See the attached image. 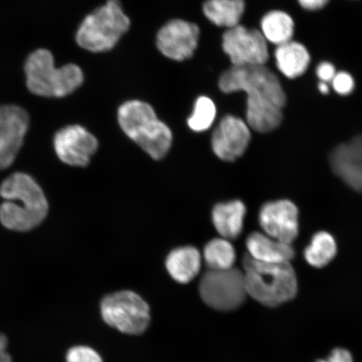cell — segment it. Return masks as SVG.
<instances>
[{
  "label": "cell",
  "mask_w": 362,
  "mask_h": 362,
  "mask_svg": "<svg viewBox=\"0 0 362 362\" xmlns=\"http://www.w3.org/2000/svg\"><path fill=\"white\" fill-rule=\"evenodd\" d=\"M218 84L225 93L242 90L247 94V124L251 129L269 133L281 124L286 93L269 68L233 66L221 74Z\"/></svg>",
  "instance_id": "cell-1"
},
{
  "label": "cell",
  "mask_w": 362,
  "mask_h": 362,
  "mask_svg": "<svg viewBox=\"0 0 362 362\" xmlns=\"http://www.w3.org/2000/svg\"><path fill=\"white\" fill-rule=\"evenodd\" d=\"M0 223L13 232L25 233L42 223L49 205L40 185L33 176L16 172L0 185Z\"/></svg>",
  "instance_id": "cell-2"
},
{
  "label": "cell",
  "mask_w": 362,
  "mask_h": 362,
  "mask_svg": "<svg viewBox=\"0 0 362 362\" xmlns=\"http://www.w3.org/2000/svg\"><path fill=\"white\" fill-rule=\"evenodd\" d=\"M243 266L247 296L261 305L277 307L296 296L298 281L291 262L268 264L246 255Z\"/></svg>",
  "instance_id": "cell-3"
},
{
  "label": "cell",
  "mask_w": 362,
  "mask_h": 362,
  "mask_svg": "<svg viewBox=\"0 0 362 362\" xmlns=\"http://www.w3.org/2000/svg\"><path fill=\"white\" fill-rule=\"evenodd\" d=\"M117 119L125 134L155 160L169 152L173 141L171 130L147 103H124L117 111Z\"/></svg>",
  "instance_id": "cell-4"
},
{
  "label": "cell",
  "mask_w": 362,
  "mask_h": 362,
  "mask_svg": "<svg viewBox=\"0 0 362 362\" xmlns=\"http://www.w3.org/2000/svg\"><path fill=\"white\" fill-rule=\"evenodd\" d=\"M25 71L30 92L45 98H63L78 89L84 76L78 66L57 68L51 52L38 49L27 58Z\"/></svg>",
  "instance_id": "cell-5"
},
{
  "label": "cell",
  "mask_w": 362,
  "mask_h": 362,
  "mask_svg": "<svg viewBox=\"0 0 362 362\" xmlns=\"http://www.w3.org/2000/svg\"><path fill=\"white\" fill-rule=\"evenodd\" d=\"M129 26V18L125 15L119 0H107L85 18L76 33V43L90 52L110 51Z\"/></svg>",
  "instance_id": "cell-6"
},
{
  "label": "cell",
  "mask_w": 362,
  "mask_h": 362,
  "mask_svg": "<svg viewBox=\"0 0 362 362\" xmlns=\"http://www.w3.org/2000/svg\"><path fill=\"white\" fill-rule=\"evenodd\" d=\"M101 314L104 322L128 334H142L151 322V310L146 301L129 291L113 293L104 298Z\"/></svg>",
  "instance_id": "cell-7"
},
{
  "label": "cell",
  "mask_w": 362,
  "mask_h": 362,
  "mask_svg": "<svg viewBox=\"0 0 362 362\" xmlns=\"http://www.w3.org/2000/svg\"><path fill=\"white\" fill-rule=\"evenodd\" d=\"M202 300L216 310L238 309L247 296L243 272L238 268L208 270L199 285Z\"/></svg>",
  "instance_id": "cell-8"
},
{
  "label": "cell",
  "mask_w": 362,
  "mask_h": 362,
  "mask_svg": "<svg viewBox=\"0 0 362 362\" xmlns=\"http://www.w3.org/2000/svg\"><path fill=\"white\" fill-rule=\"evenodd\" d=\"M223 49L234 66H265L269 59L268 42L261 31L242 25L225 31Z\"/></svg>",
  "instance_id": "cell-9"
},
{
  "label": "cell",
  "mask_w": 362,
  "mask_h": 362,
  "mask_svg": "<svg viewBox=\"0 0 362 362\" xmlns=\"http://www.w3.org/2000/svg\"><path fill=\"white\" fill-rule=\"evenodd\" d=\"M30 126V117L17 105L0 106V171L10 167L19 153Z\"/></svg>",
  "instance_id": "cell-10"
},
{
  "label": "cell",
  "mask_w": 362,
  "mask_h": 362,
  "mask_svg": "<svg viewBox=\"0 0 362 362\" xmlns=\"http://www.w3.org/2000/svg\"><path fill=\"white\" fill-rule=\"evenodd\" d=\"M200 29L194 23L172 20L158 30L156 45L167 58L183 62L193 57L197 48Z\"/></svg>",
  "instance_id": "cell-11"
},
{
  "label": "cell",
  "mask_w": 362,
  "mask_h": 362,
  "mask_svg": "<svg viewBox=\"0 0 362 362\" xmlns=\"http://www.w3.org/2000/svg\"><path fill=\"white\" fill-rule=\"evenodd\" d=\"M98 148L97 139L80 125L65 127L54 137V148L57 157L71 166L88 165Z\"/></svg>",
  "instance_id": "cell-12"
},
{
  "label": "cell",
  "mask_w": 362,
  "mask_h": 362,
  "mask_svg": "<svg viewBox=\"0 0 362 362\" xmlns=\"http://www.w3.org/2000/svg\"><path fill=\"white\" fill-rule=\"evenodd\" d=\"M250 141V127L238 117L226 115L212 134L211 147L220 160L233 162L243 156Z\"/></svg>",
  "instance_id": "cell-13"
},
{
  "label": "cell",
  "mask_w": 362,
  "mask_h": 362,
  "mask_svg": "<svg viewBox=\"0 0 362 362\" xmlns=\"http://www.w3.org/2000/svg\"><path fill=\"white\" fill-rule=\"evenodd\" d=\"M259 224L265 234L278 241L292 244L298 235V210L288 200L270 202L262 206Z\"/></svg>",
  "instance_id": "cell-14"
},
{
  "label": "cell",
  "mask_w": 362,
  "mask_h": 362,
  "mask_svg": "<svg viewBox=\"0 0 362 362\" xmlns=\"http://www.w3.org/2000/svg\"><path fill=\"white\" fill-rule=\"evenodd\" d=\"M329 160L334 174L351 188L362 192V136L334 148Z\"/></svg>",
  "instance_id": "cell-15"
},
{
  "label": "cell",
  "mask_w": 362,
  "mask_h": 362,
  "mask_svg": "<svg viewBox=\"0 0 362 362\" xmlns=\"http://www.w3.org/2000/svg\"><path fill=\"white\" fill-rule=\"evenodd\" d=\"M248 256L268 264L291 262L296 252L292 244L278 241L262 233H252L246 240Z\"/></svg>",
  "instance_id": "cell-16"
},
{
  "label": "cell",
  "mask_w": 362,
  "mask_h": 362,
  "mask_svg": "<svg viewBox=\"0 0 362 362\" xmlns=\"http://www.w3.org/2000/svg\"><path fill=\"white\" fill-rule=\"evenodd\" d=\"M274 57L279 71L289 79L304 75L311 62L310 54L305 45L293 40L278 45Z\"/></svg>",
  "instance_id": "cell-17"
},
{
  "label": "cell",
  "mask_w": 362,
  "mask_h": 362,
  "mask_svg": "<svg viewBox=\"0 0 362 362\" xmlns=\"http://www.w3.org/2000/svg\"><path fill=\"white\" fill-rule=\"evenodd\" d=\"M246 214V206L241 201L219 203L212 210V223L221 238L236 239L243 232Z\"/></svg>",
  "instance_id": "cell-18"
},
{
  "label": "cell",
  "mask_w": 362,
  "mask_h": 362,
  "mask_svg": "<svg viewBox=\"0 0 362 362\" xmlns=\"http://www.w3.org/2000/svg\"><path fill=\"white\" fill-rule=\"evenodd\" d=\"M202 255L194 247L175 249L167 257L165 265L172 279L180 284H188L200 273Z\"/></svg>",
  "instance_id": "cell-19"
},
{
  "label": "cell",
  "mask_w": 362,
  "mask_h": 362,
  "mask_svg": "<svg viewBox=\"0 0 362 362\" xmlns=\"http://www.w3.org/2000/svg\"><path fill=\"white\" fill-rule=\"evenodd\" d=\"M245 8L244 0H206L203 4V13L207 19L226 29L240 25Z\"/></svg>",
  "instance_id": "cell-20"
},
{
  "label": "cell",
  "mask_w": 362,
  "mask_h": 362,
  "mask_svg": "<svg viewBox=\"0 0 362 362\" xmlns=\"http://www.w3.org/2000/svg\"><path fill=\"white\" fill-rule=\"evenodd\" d=\"M296 24L289 13L282 11H272L261 20V33L267 42L282 45L293 40Z\"/></svg>",
  "instance_id": "cell-21"
},
{
  "label": "cell",
  "mask_w": 362,
  "mask_h": 362,
  "mask_svg": "<svg viewBox=\"0 0 362 362\" xmlns=\"http://www.w3.org/2000/svg\"><path fill=\"white\" fill-rule=\"evenodd\" d=\"M337 252L336 240L327 232H320L312 238L304 255L308 264L317 269H322L332 262Z\"/></svg>",
  "instance_id": "cell-22"
},
{
  "label": "cell",
  "mask_w": 362,
  "mask_h": 362,
  "mask_svg": "<svg viewBox=\"0 0 362 362\" xmlns=\"http://www.w3.org/2000/svg\"><path fill=\"white\" fill-rule=\"evenodd\" d=\"M236 251L229 240L215 238L204 248L203 257L211 270H224L233 268Z\"/></svg>",
  "instance_id": "cell-23"
},
{
  "label": "cell",
  "mask_w": 362,
  "mask_h": 362,
  "mask_svg": "<svg viewBox=\"0 0 362 362\" xmlns=\"http://www.w3.org/2000/svg\"><path fill=\"white\" fill-rule=\"evenodd\" d=\"M216 116V107L214 101L207 97L197 98L192 116L188 119L189 129L196 132L209 129Z\"/></svg>",
  "instance_id": "cell-24"
},
{
  "label": "cell",
  "mask_w": 362,
  "mask_h": 362,
  "mask_svg": "<svg viewBox=\"0 0 362 362\" xmlns=\"http://www.w3.org/2000/svg\"><path fill=\"white\" fill-rule=\"evenodd\" d=\"M66 362H103L98 353L88 346H78L66 353Z\"/></svg>",
  "instance_id": "cell-25"
},
{
  "label": "cell",
  "mask_w": 362,
  "mask_h": 362,
  "mask_svg": "<svg viewBox=\"0 0 362 362\" xmlns=\"http://www.w3.org/2000/svg\"><path fill=\"white\" fill-rule=\"evenodd\" d=\"M334 92L342 96L350 95L355 89V81L346 71H339L332 81Z\"/></svg>",
  "instance_id": "cell-26"
},
{
  "label": "cell",
  "mask_w": 362,
  "mask_h": 362,
  "mask_svg": "<svg viewBox=\"0 0 362 362\" xmlns=\"http://www.w3.org/2000/svg\"><path fill=\"white\" fill-rule=\"evenodd\" d=\"M336 74V67L329 62H321L316 68L317 76H318L320 81H324V83H332Z\"/></svg>",
  "instance_id": "cell-27"
},
{
  "label": "cell",
  "mask_w": 362,
  "mask_h": 362,
  "mask_svg": "<svg viewBox=\"0 0 362 362\" xmlns=\"http://www.w3.org/2000/svg\"><path fill=\"white\" fill-rule=\"evenodd\" d=\"M301 8L308 11H318L327 6L329 0H297Z\"/></svg>",
  "instance_id": "cell-28"
},
{
  "label": "cell",
  "mask_w": 362,
  "mask_h": 362,
  "mask_svg": "<svg viewBox=\"0 0 362 362\" xmlns=\"http://www.w3.org/2000/svg\"><path fill=\"white\" fill-rule=\"evenodd\" d=\"M328 362H353L351 353L345 349H334L327 359Z\"/></svg>",
  "instance_id": "cell-29"
},
{
  "label": "cell",
  "mask_w": 362,
  "mask_h": 362,
  "mask_svg": "<svg viewBox=\"0 0 362 362\" xmlns=\"http://www.w3.org/2000/svg\"><path fill=\"white\" fill-rule=\"evenodd\" d=\"M0 362H13L6 334L0 333Z\"/></svg>",
  "instance_id": "cell-30"
},
{
  "label": "cell",
  "mask_w": 362,
  "mask_h": 362,
  "mask_svg": "<svg viewBox=\"0 0 362 362\" xmlns=\"http://www.w3.org/2000/svg\"><path fill=\"white\" fill-rule=\"evenodd\" d=\"M318 88L320 92L322 94L327 95L329 92V88L327 83H324V81H320L318 84Z\"/></svg>",
  "instance_id": "cell-31"
},
{
  "label": "cell",
  "mask_w": 362,
  "mask_h": 362,
  "mask_svg": "<svg viewBox=\"0 0 362 362\" xmlns=\"http://www.w3.org/2000/svg\"><path fill=\"white\" fill-rule=\"evenodd\" d=\"M316 362H327V360H320L318 361H316Z\"/></svg>",
  "instance_id": "cell-32"
}]
</instances>
